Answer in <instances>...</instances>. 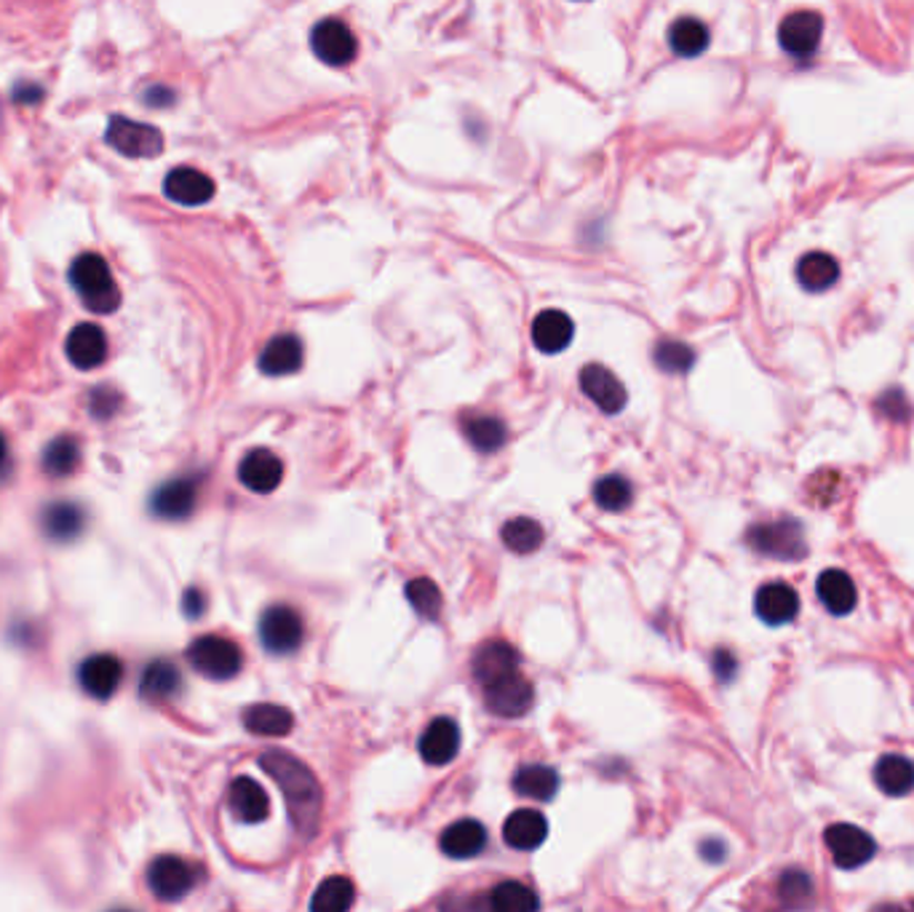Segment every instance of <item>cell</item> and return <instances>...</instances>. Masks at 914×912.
<instances>
[{
    "instance_id": "obj_1",
    "label": "cell",
    "mask_w": 914,
    "mask_h": 912,
    "mask_svg": "<svg viewBox=\"0 0 914 912\" xmlns=\"http://www.w3.org/2000/svg\"><path fill=\"white\" fill-rule=\"evenodd\" d=\"M260 765L262 771L271 773L275 784L284 792L294 826L302 835H313L321 813V790L311 768H305L298 758L281 750L262 754Z\"/></svg>"
},
{
    "instance_id": "obj_2",
    "label": "cell",
    "mask_w": 914,
    "mask_h": 912,
    "mask_svg": "<svg viewBox=\"0 0 914 912\" xmlns=\"http://www.w3.org/2000/svg\"><path fill=\"white\" fill-rule=\"evenodd\" d=\"M70 284L89 311L113 313L121 305V290L102 254H78L70 265Z\"/></svg>"
},
{
    "instance_id": "obj_3",
    "label": "cell",
    "mask_w": 914,
    "mask_h": 912,
    "mask_svg": "<svg viewBox=\"0 0 914 912\" xmlns=\"http://www.w3.org/2000/svg\"><path fill=\"white\" fill-rule=\"evenodd\" d=\"M188 661L209 680H230L241 672V648L222 634H207L188 648Z\"/></svg>"
},
{
    "instance_id": "obj_4",
    "label": "cell",
    "mask_w": 914,
    "mask_h": 912,
    "mask_svg": "<svg viewBox=\"0 0 914 912\" xmlns=\"http://www.w3.org/2000/svg\"><path fill=\"white\" fill-rule=\"evenodd\" d=\"M749 547L773 560H802L807 554L802 524L794 520L754 524L746 535Z\"/></svg>"
},
{
    "instance_id": "obj_5",
    "label": "cell",
    "mask_w": 914,
    "mask_h": 912,
    "mask_svg": "<svg viewBox=\"0 0 914 912\" xmlns=\"http://www.w3.org/2000/svg\"><path fill=\"white\" fill-rule=\"evenodd\" d=\"M108 146L127 159H155L163 153V134L150 123L131 121V118L113 116L104 131Z\"/></svg>"
},
{
    "instance_id": "obj_6",
    "label": "cell",
    "mask_w": 914,
    "mask_h": 912,
    "mask_svg": "<svg viewBox=\"0 0 914 912\" xmlns=\"http://www.w3.org/2000/svg\"><path fill=\"white\" fill-rule=\"evenodd\" d=\"M824 843H826L828 854H832V862L837 864L840 870L864 868V864L872 862L874 854H877V843H874V838L856 824L840 822V824L826 826Z\"/></svg>"
},
{
    "instance_id": "obj_7",
    "label": "cell",
    "mask_w": 914,
    "mask_h": 912,
    "mask_svg": "<svg viewBox=\"0 0 914 912\" xmlns=\"http://www.w3.org/2000/svg\"><path fill=\"white\" fill-rule=\"evenodd\" d=\"M305 627L302 619L287 605H273L262 613L260 619V642L268 653L289 655L302 645Z\"/></svg>"
},
{
    "instance_id": "obj_8",
    "label": "cell",
    "mask_w": 914,
    "mask_h": 912,
    "mask_svg": "<svg viewBox=\"0 0 914 912\" xmlns=\"http://www.w3.org/2000/svg\"><path fill=\"white\" fill-rule=\"evenodd\" d=\"M148 885L161 902H180L195 885V870L180 856H158L148 868Z\"/></svg>"
},
{
    "instance_id": "obj_9",
    "label": "cell",
    "mask_w": 914,
    "mask_h": 912,
    "mask_svg": "<svg viewBox=\"0 0 914 912\" xmlns=\"http://www.w3.org/2000/svg\"><path fill=\"white\" fill-rule=\"evenodd\" d=\"M484 701L486 710L492 714H501V718H522V714L530 712L532 701H535V691H532V682L528 678L514 672L490 682V685H484Z\"/></svg>"
},
{
    "instance_id": "obj_10",
    "label": "cell",
    "mask_w": 914,
    "mask_h": 912,
    "mask_svg": "<svg viewBox=\"0 0 914 912\" xmlns=\"http://www.w3.org/2000/svg\"><path fill=\"white\" fill-rule=\"evenodd\" d=\"M311 49L324 64L343 68V64H351L356 59L359 46L356 36L340 19H324L311 32Z\"/></svg>"
},
{
    "instance_id": "obj_11",
    "label": "cell",
    "mask_w": 914,
    "mask_h": 912,
    "mask_svg": "<svg viewBox=\"0 0 914 912\" xmlns=\"http://www.w3.org/2000/svg\"><path fill=\"white\" fill-rule=\"evenodd\" d=\"M123 680V664L113 653H94L78 667V682L91 699H110Z\"/></svg>"
},
{
    "instance_id": "obj_12",
    "label": "cell",
    "mask_w": 914,
    "mask_h": 912,
    "mask_svg": "<svg viewBox=\"0 0 914 912\" xmlns=\"http://www.w3.org/2000/svg\"><path fill=\"white\" fill-rule=\"evenodd\" d=\"M824 36V19L818 11H794L779 28V41L789 54L811 57Z\"/></svg>"
},
{
    "instance_id": "obj_13",
    "label": "cell",
    "mask_w": 914,
    "mask_h": 912,
    "mask_svg": "<svg viewBox=\"0 0 914 912\" xmlns=\"http://www.w3.org/2000/svg\"><path fill=\"white\" fill-rule=\"evenodd\" d=\"M581 389L586 397L600 407L607 415H617L629 402V393L623 389V383L617 380L607 367L602 364H589L583 367L581 372Z\"/></svg>"
},
{
    "instance_id": "obj_14",
    "label": "cell",
    "mask_w": 914,
    "mask_h": 912,
    "mask_svg": "<svg viewBox=\"0 0 914 912\" xmlns=\"http://www.w3.org/2000/svg\"><path fill=\"white\" fill-rule=\"evenodd\" d=\"M199 501V484L193 479H172L161 484L150 498V511L161 520H185Z\"/></svg>"
},
{
    "instance_id": "obj_15",
    "label": "cell",
    "mask_w": 914,
    "mask_h": 912,
    "mask_svg": "<svg viewBox=\"0 0 914 912\" xmlns=\"http://www.w3.org/2000/svg\"><path fill=\"white\" fill-rule=\"evenodd\" d=\"M239 479L252 493H273L284 479V463L271 450H252L249 455H243Z\"/></svg>"
},
{
    "instance_id": "obj_16",
    "label": "cell",
    "mask_w": 914,
    "mask_h": 912,
    "mask_svg": "<svg viewBox=\"0 0 914 912\" xmlns=\"http://www.w3.org/2000/svg\"><path fill=\"white\" fill-rule=\"evenodd\" d=\"M163 193L182 207H201L212 201L214 180L193 167H177L163 180Z\"/></svg>"
},
{
    "instance_id": "obj_17",
    "label": "cell",
    "mask_w": 914,
    "mask_h": 912,
    "mask_svg": "<svg viewBox=\"0 0 914 912\" xmlns=\"http://www.w3.org/2000/svg\"><path fill=\"white\" fill-rule=\"evenodd\" d=\"M754 610L771 627H784V623L797 619L800 597L784 581L765 583V587H760L757 597H754Z\"/></svg>"
},
{
    "instance_id": "obj_18",
    "label": "cell",
    "mask_w": 914,
    "mask_h": 912,
    "mask_svg": "<svg viewBox=\"0 0 914 912\" xmlns=\"http://www.w3.org/2000/svg\"><path fill=\"white\" fill-rule=\"evenodd\" d=\"M64 353L78 370H97L108 359V338L102 327L97 324H78L72 327L64 343Z\"/></svg>"
},
{
    "instance_id": "obj_19",
    "label": "cell",
    "mask_w": 914,
    "mask_h": 912,
    "mask_svg": "<svg viewBox=\"0 0 914 912\" xmlns=\"http://www.w3.org/2000/svg\"><path fill=\"white\" fill-rule=\"evenodd\" d=\"M514 672H519V653L509 642H486V645L479 648V653L473 655V678L482 682V685H490V682Z\"/></svg>"
},
{
    "instance_id": "obj_20",
    "label": "cell",
    "mask_w": 914,
    "mask_h": 912,
    "mask_svg": "<svg viewBox=\"0 0 914 912\" xmlns=\"http://www.w3.org/2000/svg\"><path fill=\"white\" fill-rule=\"evenodd\" d=\"M815 594H818L821 605H824L832 615H847L853 613L858 602L856 583L845 570H824L815 581Z\"/></svg>"
},
{
    "instance_id": "obj_21",
    "label": "cell",
    "mask_w": 914,
    "mask_h": 912,
    "mask_svg": "<svg viewBox=\"0 0 914 912\" xmlns=\"http://www.w3.org/2000/svg\"><path fill=\"white\" fill-rule=\"evenodd\" d=\"M460 750V728L450 718H439L425 728L420 739V754L429 765H446Z\"/></svg>"
},
{
    "instance_id": "obj_22",
    "label": "cell",
    "mask_w": 914,
    "mask_h": 912,
    "mask_svg": "<svg viewBox=\"0 0 914 912\" xmlns=\"http://www.w3.org/2000/svg\"><path fill=\"white\" fill-rule=\"evenodd\" d=\"M260 372L271 378L292 375L302 367V343L294 334H275V338L262 348L260 353Z\"/></svg>"
},
{
    "instance_id": "obj_23",
    "label": "cell",
    "mask_w": 914,
    "mask_h": 912,
    "mask_svg": "<svg viewBox=\"0 0 914 912\" xmlns=\"http://www.w3.org/2000/svg\"><path fill=\"white\" fill-rule=\"evenodd\" d=\"M572 334H575V324L568 313L556 308L538 313V319L532 321V340L543 353L564 351L572 343Z\"/></svg>"
},
{
    "instance_id": "obj_24",
    "label": "cell",
    "mask_w": 914,
    "mask_h": 912,
    "mask_svg": "<svg viewBox=\"0 0 914 912\" xmlns=\"http://www.w3.org/2000/svg\"><path fill=\"white\" fill-rule=\"evenodd\" d=\"M545 835H549V822L541 811L522 809L516 813H511L509 822L503 826V838L511 849L519 851H535L538 845L543 843Z\"/></svg>"
},
{
    "instance_id": "obj_25",
    "label": "cell",
    "mask_w": 914,
    "mask_h": 912,
    "mask_svg": "<svg viewBox=\"0 0 914 912\" xmlns=\"http://www.w3.org/2000/svg\"><path fill=\"white\" fill-rule=\"evenodd\" d=\"M874 784L891 798H906L914 792V763L906 754H883L874 765Z\"/></svg>"
},
{
    "instance_id": "obj_26",
    "label": "cell",
    "mask_w": 914,
    "mask_h": 912,
    "mask_svg": "<svg viewBox=\"0 0 914 912\" xmlns=\"http://www.w3.org/2000/svg\"><path fill=\"white\" fill-rule=\"evenodd\" d=\"M230 811L235 813V819H241V822L247 824H258L262 819L271 813V803H268V795L265 790L254 782V779H235L233 784H230Z\"/></svg>"
},
{
    "instance_id": "obj_27",
    "label": "cell",
    "mask_w": 914,
    "mask_h": 912,
    "mask_svg": "<svg viewBox=\"0 0 914 912\" xmlns=\"http://www.w3.org/2000/svg\"><path fill=\"white\" fill-rule=\"evenodd\" d=\"M486 830L476 819H460L450 824L442 835V851L452 859H473L484 851Z\"/></svg>"
},
{
    "instance_id": "obj_28",
    "label": "cell",
    "mask_w": 914,
    "mask_h": 912,
    "mask_svg": "<svg viewBox=\"0 0 914 912\" xmlns=\"http://www.w3.org/2000/svg\"><path fill=\"white\" fill-rule=\"evenodd\" d=\"M182 691V674L172 661H153L144 667L140 680V695L144 701H169Z\"/></svg>"
},
{
    "instance_id": "obj_29",
    "label": "cell",
    "mask_w": 914,
    "mask_h": 912,
    "mask_svg": "<svg viewBox=\"0 0 914 912\" xmlns=\"http://www.w3.org/2000/svg\"><path fill=\"white\" fill-rule=\"evenodd\" d=\"M243 725L258 736H287L294 728V718L287 706L254 704L243 712Z\"/></svg>"
},
{
    "instance_id": "obj_30",
    "label": "cell",
    "mask_w": 914,
    "mask_h": 912,
    "mask_svg": "<svg viewBox=\"0 0 914 912\" xmlns=\"http://www.w3.org/2000/svg\"><path fill=\"white\" fill-rule=\"evenodd\" d=\"M797 279L807 292H824L840 279V262L826 252H811L800 260Z\"/></svg>"
},
{
    "instance_id": "obj_31",
    "label": "cell",
    "mask_w": 914,
    "mask_h": 912,
    "mask_svg": "<svg viewBox=\"0 0 914 912\" xmlns=\"http://www.w3.org/2000/svg\"><path fill=\"white\" fill-rule=\"evenodd\" d=\"M709 28L695 17H680L669 30V46L680 57H699L709 49Z\"/></svg>"
},
{
    "instance_id": "obj_32",
    "label": "cell",
    "mask_w": 914,
    "mask_h": 912,
    "mask_svg": "<svg viewBox=\"0 0 914 912\" xmlns=\"http://www.w3.org/2000/svg\"><path fill=\"white\" fill-rule=\"evenodd\" d=\"M43 533L51 538V541H72L83 533V511L76 507V503H51L49 509L43 511Z\"/></svg>"
},
{
    "instance_id": "obj_33",
    "label": "cell",
    "mask_w": 914,
    "mask_h": 912,
    "mask_svg": "<svg viewBox=\"0 0 914 912\" xmlns=\"http://www.w3.org/2000/svg\"><path fill=\"white\" fill-rule=\"evenodd\" d=\"M514 790L530 800H551L559 792V773L549 765H524L516 771Z\"/></svg>"
},
{
    "instance_id": "obj_34",
    "label": "cell",
    "mask_w": 914,
    "mask_h": 912,
    "mask_svg": "<svg viewBox=\"0 0 914 912\" xmlns=\"http://www.w3.org/2000/svg\"><path fill=\"white\" fill-rule=\"evenodd\" d=\"M353 902H356V885L343 875H334V878H327V881L315 889V894L311 899V910L313 912H343L351 908Z\"/></svg>"
},
{
    "instance_id": "obj_35",
    "label": "cell",
    "mask_w": 914,
    "mask_h": 912,
    "mask_svg": "<svg viewBox=\"0 0 914 912\" xmlns=\"http://www.w3.org/2000/svg\"><path fill=\"white\" fill-rule=\"evenodd\" d=\"M463 434L479 452H495L505 444V437H509V431H505L503 420L482 415V418L465 420Z\"/></svg>"
},
{
    "instance_id": "obj_36",
    "label": "cell",
    "mask_w": 914,
    "mask_h": 912,
    "mask_svg": "<svg viewBox=\"0 0 914 912\" xmlns=\"http://www.w3.org/2000/svg\"><path fill=\"white\" fill-rule=\"evenodd\" d=\"M490 908L495 912H530L541 908V899L532 894L524 883L505 881L495 885V891L490 894Z\"/></svg>"
},
{
    "instance_id": "obj_37",
    "label": "cell",
    "mask_w": 914,
    "mask_h": 912,
    "mask_svg": "<svg viewBox=\"0 0 914 912\" xmlns=\"http://www.w3.org/2000/svg\"><path fill=\"white\" fill-rule=\"evenodd\" d=\"M543 528L541 522L530 520V517H516V520L505 522L503 528V543L516 554H532L543 547Z\"/></svg>"
},
{
    "instance_id": "obj_38",
    "label": "cell",
    "mask_w": 914,
    "mask_h": 912,
    "mask_svg": "<svg viewBox=\"0 0 914 912\" xmlns=\"http://www.w3.org/2000/svg\"><path fill=\"white\" fill-rule=\"evenodd\" d=\"M78 463H81V450L70 437L54 439L43 452V469L51 477H68L78 469Z\"/></svg>"
},
{
    "instance_id": "obj_39",
    "label": "cell",
    "mask_w": 914,
    "mask_h": 912,
    "mask_svg": "<svg viewBox=\"0 0 914 912\" xmlns=\"http://www.w3.org/2000/svg\"><path fill=\"white\" fill-rule=\"evenodd\" d=\"M406 600H410V605L429 621H436L444 608L442 589H439L431 579H414L406 583Z\"/></svg>"
},
{
    "instance_id": "obj_40",
    "label": "cell",
    "mask_w": 914,
    "mask_h": 912,
    "mask_svg": "<svg viewBox=\"0 0 914 912\" xmlns=\"http://www.w3.org/2000/svg\"><path fill=\"white\" fill-rule=\"evenodd\" d=\"M655 364L661 367L663 372H672V375H682L690 367L695 364V351L680 340H661L655 345Z\"/></svg>"
},
{
    "instance_id": "obj_41",
    "label": "cell",
    "mask_w": 914,
    "mask_h": 912,
    "mask_svg": "<svg viewBox=\"0 0 914 912\" xmlns=\"http://www.w3.org/2000/svg\"><path fill=\"white\" fill-rule=\"evenodd\" d=\"M631 498H634V493H631V484L617 474L602 477L594 488L596 507L604 511H623L631 503Z\"/></svg>"
},
{
    "instance_id": "obj_42",
    "label": "cell",
    "mask_w": 914,
    "mask_h": 912,
    "mask_svg": "<svg viewBox=\"0 0 914 912\" xmlns=\"http://www.w3.org/2000/svg\"><path fill=\"white\" fill-rule=\"evenodd\" d=\"M811 891H813V883L807 881L802 872H786V875L781 878L779 894L784 902H800V899H805Z\"/></svg>"
},
{
    "instance_id": "obj_43",
    "label": "cell",
    "mask_w": 914,
    "mask_h": 912,
    "mask_svg": "<svg viewBox=\"0 0 914 912\" xmlns=\"http://www.w3.org/2000/svg\"><path fill=\"white\" fill-rule=\"evenodd\" d=\"M182 608H185L188 619H199V615H203V608H207V600H203V594L199 592V589H188L185 600H182Z\"/></svg>"
},
{
    "instance_id": "obj_44",
    "label": "cell",
    "mask_w": 914,
    "mask_h": 912,
    "mask_svg": "<svg viewBox=\"0 0 914 912\" xmlns=\"http://www.w3.org/2000/svg\"><path fill=\"white\" fill-rule=\"evenodd\" d=\"M14 100L22 104H36L43 100V89L38 83H17L14 87Z\"/></svg>"
},
{
    "instance_id": "obj_45",
    "label": "cell",
    "mask_w": 914,
    "mask_h": 912,
    "mask_svg": "<svg viewBox=\"0 0 914 912\" xmlns=\"http://www.w3.org/2000/svg\"><path fill=\"white\" fill-rule=\"evenodd\" d=\"M172 100H174V94L163 87H153L148 94H144V102H150V104H169Z\"/></svg>"
},
{
    "instance_id": "obj_46",
    "label": "cell",
    "mask_w": 914,
    "mask_h": 912,
    "mask_svg": "<svg viewBox=\"0 0 914 912\" xmlns=\"http://www.w3.org/2000/svg\"><path fill=\"white\" fill-rule=\"evenodd\" d=\"M6 439H3V434H0V465H3V461H6Z\"/></svg>"
}]
</instances>
